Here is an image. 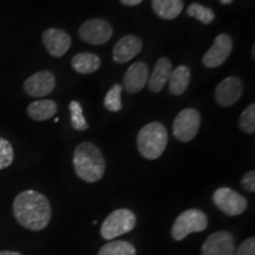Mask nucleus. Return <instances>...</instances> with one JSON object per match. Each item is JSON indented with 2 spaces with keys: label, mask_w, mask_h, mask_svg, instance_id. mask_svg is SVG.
<instances>
[{
  "label": "nucleus",
  "mask_w": 255,
  "mask_h": 255,
  "mask_svg": "<svg viewBox=\"0 0 255 255\" xmlns=\"http://www.w3.org/2000/svg\"><path fill=\"white\" fill-rule=\"evenodd\" d=\"M13 213L24 228L39 232L46 228L52 216L50 201L36 190H25L14 199Z\"/></svg>",
  "instance_id": "nucleus-1"
},
{
  "label": "nucleus",
  "mask_w": 255,
  "mask_h": 255,
  "mask_svg": "<svg viewBox=\"0 0 255 255\" xmlns=\"http://www.w3.org/2000/svg\"><path fill=\"white\" fill-rule=\"evenodd\" d=\"M73 167L81 180L95 183L103 178L107 164L97 145L91 142H83L73 152Z\"/></svg>",
  "instance_id": "nucleus-2"
},
{
  "label": "nucleus",
  "mask_w": 255,
  "mask_h": 255,
  "mask_svg": "<svg viewBox=\"0 0 255 255\" xmlns=\"http://www.w3.org/2000/svg\"><path fill=\"white\" fill-rule=\"evenodd\" d=\"M137 149L145 159H157L163 154L168 144V132L159 122L146 124L137 135Z\"/></svg>",
  "instance_id": "nucleus-3"
},
{
  "label": "nucleus",
  "mask_w": 255,
  "mask_h": 255,
  "mask_svg": "<svg viewBox=\"0 0 255 255\" xmlns=\"http://www.w3.org/2000/svg\"><path fill=\"white\" fill-rule=\"evenodd\" d=\"M136 226V216L130 209L121 208L114 210L104 220L101 227V235L105 240H114L120 235L131 232Z\"/></svg>",
  "instance_id": "nucleus-4"
},
{
  "label": "nucleus",
  "mask_w": 255,
  "mask_h": 255,
  "mask_svg": "<svg viewBox=\"0 0 255 255\" xmlns=\"http://www.w3.org/2000/svg\"><path fill=\"white\" fill-rule=\"evenodd\" d=\"M208 226V219L205 213L200 209H188L175 220L171 228V237L174 240L181 241L186 239L190 233H200L206 231Z\"/></svg>",
  "instance_id": "nucleus-5"
},
{
  "label": "nucleus",
  "mask_w": 255,
  "mask_h": 255,
  "mask_svg": "<svg viewBox=\"0 0 255 255\" xmlns=\"http://www.w3.org/2000/svg\"><path fill=\"white\" fill-rule=\"evenodd\" d=\"M201 127V115L197 110L184 109L175 117L173 123V133L180 142H190L195 138Z\"/></svg>",
  "instance_id": "nucleus-6"
},
{
  "label": "nucleus",
  "mask_w": 255,
  "mask_h": 255,
  "mask_svg": "<svg viewBox=\"0 0 255 255\" xmlns=\"http://www.w3.org/2000/svg\"><path fill=\"white\" fill-rule=\"evenodd\" d=\"M213 202L222 213L228 216L242 214L248 206L246 197L228 187H221L216 189L213 194Z\"/></svg>",
  "instance_id": "nucleus-7"
},
{
  "label": "nucleus",
  "mask_w": 255,
  "mask_h": 255,
  "mask_svg": "<svg viewBox=\"0 0 255 255\" xmlns=\"http://www.w3.org/2000/svg\"><path fill=\"white\" fill-rule=\"evenodd\" d=\"M113 26L102 18H94L81 25L78 34L82 40L91 45H103L113 37Z\"/></svg>",
  "instance_id": "nucleus-8"
},
{
  "label": "nucleus",
  "mask_w": 255,
  "mask_h": 255,
  "mask_svg": "<svg viewBox=\"0 0 255 255\" xmlns=\"http://www.w3.org/2000/svg\"><path fill=\"white\" fill-rule=\"evenodd\" d=\"M233 50V40L227 33H220L216 36L214 43L207 51L202 58V64L208 69L221 66L227 60Z\"/></svg>",
  "instance_id": "nucleus-9"
},
{
  "label": "nucleus",
  "mask_w": 255,
  "mask_h": 255,
  "mask_svg": "<svg viewBox=\"0 0 255 255\" xmlns=\"http://www.w3.org/2000/svg\"><path fill=\"white\" fill-rule=\"evenodd\" d=\"M244 92V84L239 77L225 78L215 89V101L220 107L228 108L238 103Z\"/></svg>",
  "instance_id": "nucleus-10"
},
{
  "label": "nucleus",
  "mask_w": 255,
  "mask_h": 255,
  "mask_svg": "<svg viewBox=\"0 0 255 255\" xmlns=\"http://www.w3.org/2000/svg\"><path fill=\"white\" fill-rule=\"evenodd\" d=\"M56 88V77L51 71L44 70L33 73L24 82V90L31 97L41 98L50 95Z\"/></svg>",
  "instance_id": "nucleus-11"
},
{
  "label": "nucleus",
  "mask_w": 255,
  "mask_h": 255,
  "mask_svg": "<svg viewBox=\"0 0 255 255\" xmlns=\"http://www.w3.org/2000/svg\"><path fill=\"white\" fill-rule=\"evenodd\" d=\"M41 40L49 55L55 58L63 57L71 47V37L60 28H47L41 34Z\"/></svg>",
  "instance_id": "nucleus-12"
},
{
  "label": "nucleus",
  "mask_w": 255,
  "mask_h": 255,
  "mask_svg": "<svg viewBox=\"0 0 255 255\" xmlns=\"http://www.w3.org/2000/svg\"><path fill=\"white\" fill-rule=\"evenodd\" d=\"M235 240L231 233L216 232L203 244L201 255H235Z\"/></svg>",
  "instance_id": "nucleus-13"
},
{
  "label": "nucleus",
  "mask_w": 255,
  "mask_h": 255,
  "mask_svg": "<svg viewBox=\"0 0 255 255\" xmlns=\"http://www.w3.org/2000/svg\"><path fill=\"white\" fill-rule=\"evenodd\" d=\"M149 77L148 65L143 62H137L130 65L123 78L122 88L129 94H137L146 85Z\"/></svg>",
  "instance_id": "nucleus-14"
},
{
  "label": "nucleus",
  "mask_w": 255,
  "mask_h": 255,
  "mask_svg": "<svg viewBox=\"0 0 255 255\" xmlns=\"http://www.w3.org/2000/svg\"><path fill=\"white\" fill-rule=\"evenodd\" d=\"M143 43L141 38L133 34H127L114 46L113 59L115 63H128L141 52Z\"/></svg>",
  "instance_id": "nucleus-15"
},
{
  "label": "nucleus",
  "mask_w": 255,
  "mask_h": 255,
  "mask_svg": "<svg viewBox=\"0 0 255 255\" xmlns=\"http://www.w3.org/2000/svg\"><path fill=\"white\" fill-rule=\"evenodd\" d=\"M171 71H173V65L168 58H159L156 63L154 71H152L150 78L148 81V87L151 92L158 94L162 91V89L165 87V84L169 82Z\"/></svg>",
  "instance_id": "nucleus-16"
},
{
  "label": "nucleus",
  "mask_w": 255,
  "mask_h": 255,
  "mask_svg": "<svg viewBox=\"0 0 255 255\" xmlns=\"http://www.w3.org/2000/svg\"><path fill=\"white\" fill-rule=\"evenodd\" d=\"M58 105L52 100L36 101L27 107V115L31 120L43 122V121L51 120L57 114Z\"/></svg>",
  "instance_id": "nucleus-17"
},
{
  "label": "nucleus",
  "mask_w": 255,
  "mask_h": 255,
  "mask_svg": "<svg viewBox=\"0 0 255 255\" xmlns=\"http://www.w3.org/2000/svg\"><path fill=\"white\" fill-rule=\"evenodd\" d=\"M191 71L187 65H180L171 71L169 78V92L174 96H181L187 91L190 84Z\"/></svg>",
  "instance_id": "nucleus-18"
},
{
  "label": "nucleus",
  "mask_w": 255,
  "mask_h": 255,
  "mask_svg": "<svg viewBox=\"0 0 255 255\" xmlns=\"http://www.w3.org/2000/svg\"><path fill=\"white\" fill-rule=\"evenodd\" d=\"M183 6V0H151L152 11L165 20L177 18L182 12Z\"/></svg>",
  "instance_id": "nucleus-19"
},
{
  "label": "nucleus",
  "mask_w": 255,
  "mask_h": 255,
  "mask_svg": "<svg viewBox=\"0 0 255 255\" xmlns=\"http://www.w3.org/2000/svg\"><path fill=\"white\" fill-rule=\"evenodd\" d=\"M71 66L77 73L90 75L101 68L100 57L91 52L77 53L71 60Z\"/></svg>",
  "instance_id": "nucleus-20"
},
{
  "label": "nucleus",
  "mask_w": 255,
  "mask_h": 255,
  "mask_svg": "<svg viewBox=\"0 0 255 255\" xmlns=\"http://www.w3.org/2000/svg\"><path fill=\"white\" fill-rule=\"evenodd\" d=\"M98 255H136V248L128 241H113L104 245Z\"/></svg>",
  "instance_id": "nucleus-21"
},
{
  "label": "nucleus",
  "mask_w": 255,
  "mask_h": 255,
  "mask_svg": "<svg viewBox=\"0 0 255 255\" xmlns=\"http://www.w3.org/2000/svg\"><path fill=\"white\" fill-rule=\"evenodd\" d=\"M187 14L191 18H195L200 23L209 25L214 21L215 14L213 12V9L209 7H206V6L199 4V2H193L188 6L187 8Z\"/></svg>",
  "instance_id": "nucleus-22"
},
{
  "label": "nucleus",
  "mask_w": 255,
  "mask_h": 255,
  "mask_svg": "<svg viewBox=\"0 0 255 255\" xmlns=\"http://www.w3.org/2000/svg\"><path fill=\"white\" fill-rule=\"evenodd\" d=\"M70 117H71V126L77 131H85L89 129V124L83 115V108L79 102L71 101L69 104Z\"/></svg>",
  "instance_id": "nucleus-23"
},
{
  "label": "nucleus",
  "mask_w": 255,
  "mask_h": 255,
  "mask_svg": "<svg viewBox=\"0 0 255 255\" xmlns=\"http://www.w3.org/2000/svg\"><path fill=\"white\" fill-rule=\"evenodd\" d=\"M122 85L114 84L109 89L104 97V108L111 113H119L122 109V101H121V95H122Z\"/></svg>",
  "instance_id": "nucleus-24"
},
{
  "label": "nucleus",
  "mask_w": 255,
  "mask_h": 255,
  "mask_svg": "<svg viewBox=\"0 0 255 255\" xmlns=\"http://www.w3.org/2000/svg\"><path fill=\"white\" fill-rule=\"evenodd\" d=\"M239 127L244 132L253 135L255 132V104L248 105L239 120Z\"/></svg>",
  "instance_id": "nucleus-25"
},
{
  "label": "nucleus",
  "mask_w": 255,
  "mask_h": 255,
  "mask_svg": "<svg viewBox=\"0 0 255 255\" xmlns=\"http://www.w3.org/2000/svg\"><path fill=\"white\" fill-rule=\"evenodd\" d=\"M14 158L13 148L7 139L0 137V170L6 169L12 164Z\"/></svg>",
  "instance_id": "nucleus-26"
},
{
  "label": "nucleus",
  "mask_w": 255,
  "mask_h": 255,
  "mask_svg": "<svg viewBox=\"0 0 255 255\" xmlns=\"http://www.w3.org/2000/svg\"><path fill=\"white\" fill-rule=\"evenodd\" d=\"M235 255H255V238H250L242 242Z\"/></svg>",
  "instance_id": "nucleus-27"
},
{
  "label": "nucleus",
  "mask_w": 255,
  "mask_h": 255,
  "mask_svg": "<svg viewBox=\"0 0 255 255\" xmlns=\"http://www.w3.org/2000/svg\"><path fill=\"white\" fill-rule=\"evenodd\" d=\"M241 186L245 190H247L248 193H254L255 191V171L251 170L247 171L244 175L241 180Z\"/></svg>",
  "instance_id": "nucleus-28"
},
{
  "label": "nucleus",
  "mask_w": 255,
  "mask_h": 255,
  "mask_svg": "<svg viewBox=\"0 0 255 255\" xmlns=\"http://www.w3.org/2000/svg\"><path fill=\"white\" fill-rule=\"evenodd\" d=\"M142 1L143 0H121V2L126 6H137L141 4Z\"/></svg>",
  "instance_id": "nucleus-29"
},
{
  "label": "nucleus",
  "mask_w": 255,
  "mask_h": 255,
  "mask_svg": "<svg viewBox=\"0 0 255 255\" xmlns=\"http://www.w3.org/2000/svg\"><path fill=\"white\" fill-rule=\"evenodd\" d=\"M0 255H23V254H20V253H17V252L2 251V252H0Z\"/></svg>",
  "instance_id": "nucleus-30"
},
{
  "label": "nucleus",
  "mask_w": 255,
  "mask_h": 255,
  "mask_svg": "<svg viewBox=\"0 0 255 255\" xmlns=\"http://www.w3.org/2000/svg\"><path fill=\"white\" fill-rule=\"evenodd\" d=\"M220 2H221V4H223V5H231L233 1H234V0H219Z\"/></svg>",
  "instance_id": "nucleus-31"
},
{
  "label": "nucleus",
  "mask_w": 255,
  "mask_h": 255,
  "mask_svg": "<svg viewBox=\"0 0 255 255\" xmlns=\"http://www.w3.org/2000/svg\"><path fill=\"white\" fill-rule=\"evenodd\" d=\"M252 57H255V46H253V51H252Z\"/></svg>",
  "instance_id": "nucleus-32"
}]
</instances>
